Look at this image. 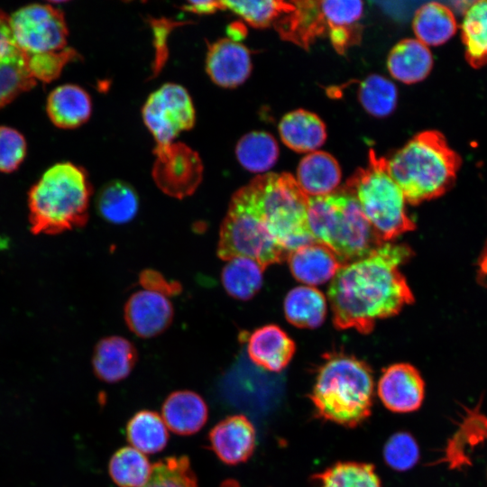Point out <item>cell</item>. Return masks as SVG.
I'll return each mask as SVG.
<instances>
[{
	"label": "cell",
	"instance_id": "cell-42",
	"mask_svg": "<svg viewBox=\"0 0 487 487\" xmlns=\"http://www.w3.org/2000/svg\"><path fill=\"white\" fill-rule=\"evenodd\" d=\"M478 281L487 287V244L478 260Z\"/></svg>",
	"mask_w": 487,
	"mask_h": 487
},
{
	"label": "cell",
	"instance_id": "cell-10",
	"mask_svg": "<svg viewBox=\"0 0 487 487\" xmlns=\"http://www.w3.org/2000/svg\"><path fill=\"white\" fill-rule=\"evenodd\" d=\"M142 118L158 145H166L195 124V108L188 91L167 83L152 93L142 108Z\"/></svg>",
	"mask_w": 487,
	"mask_h": 487
},
{
	"label": "cell",
	"instance_id": "cell-38",
	"mask_svg": "<svg viewBox=\"0 0 487 487\" xmlns=\"http://www.w3.org/2000/svg\"><path fill=\"white\" fill-rule=\"evenodd\" d=\"M420 452L416 439L408 432H397L390 436L383 447V458L389 467L404 472L413 468Z\"/></svg>",
	"mask_w": 487,
	"mask_h": 487
},
{
	"label": "cell",
	"instance_id": "cell-9",
	"mask_svg": "<svg viewBox=\"0 0 487 487\" xmlns=\"http://www.w3.org/2000/svg\"><path fill=\"white\" fill-rule=\"evenodd\" d=\"M288 253L256 214L234 194L220 227L218 257L225 262L234 257H248L265 269L285 260Z\"/></svg>",
	"mask_w": 487,
	"mask_h": 487
},
{
	"label": "cell",
	"instance_id": "cell-33",
	"mask_svg": "<svg viewBox=\"0 0 487 487\" xmlns=\"http://www.w3.org/2000/svg\"><path fill=\"white\" fill-rule=\"evenodd\" d=\"M313 478L319 487H381L374 465L368 463L337 462Z\"/></svg>",
	"mask_w": 487,
	"mask_h": 487
},
{
	"label": "cell",
	"instance_id": "cell-36",
	"mask_svg": "<svg viewBox=\"0 0 487 487\" xmlns=\"http://www.w3.org/2000/svg\"><path fill=\"white\" fill-rule=\"evenodd\" d=\"M358 97L367 113L376 117H384L394 111L398 93L391 80L381 75L372 74L361 83Z\"/></svg>",
	"mask_w": 487,
	"mask_h": 487
},
{
	"label": "cell",
	"instance_id": "cell-35",
	"mask_svg": "<svg viewBox=\"0 0 487 487\" xmlns=\"http://www.w3.org/2000/svg\"><path fill=\"white\" fill-rule=\"evenodd\" d=\"M223 9H229L256 28L275 25L281 16L292 12L293 1H221Z\"/></svg>",
	"mask_w": 487,
	"mask_h": 487
},
{
	"label": "cell",
	"instance_id": "cell-1",
	"mask_svg": "<svg viewBox=\"0 0 487 487\" xmlns=\"http://www.w3.org/2000/svg\"><path fill=\"white\" fill-rule=\"evenodd\" d=\"M411 250L384 243L368 255L343 264L327 291L333 322L338 329L370 333L377 320L397 315L413 294L399 266Z\"/></svg>",
	"mask_w": 487,
	"mask_h": 487
},
{
	"label": "cell",
	"instance_id": "cell-34",
	"mask_svg": "<svg viewBox=\"0 0 487 487\" xmlns=\"http://www.w3.org/2000/svg\"><path fill=\"white\" fill-rule=\"evenodd\" d=\"M151 472L146 456L133 446L119 449L109 462V474L119 487H142Z\"/></svg>",
	"mask_w": 487,
	"mask_h": 487
},
{
	"label": "cell",
	"instance_id": "cell-11",
	"mask_svg": "<svg viewBox=\"0 0 487 487\" xmlns=\"http://www.w3.org/2000/svg\"><path fill=\"white\" fill-rule=\"evenodd\" d=\"M295 8L285 14L275 27L280 36L308 49L315 39L324 33L330 37L352 32L346 26L338 1H293Z\"/></svg>",
	"mask_w": 487,
	"mask_h": 487
},
{
	"label": "cell",
	"instance_id": "cell-14",
	"mask_svg": "<svg viewBox=\"0 0 487 487\" xmlns=\"http://www.w3.org/2000/svg\"><path fill=\"white\" fill-rule=\"evenodd\" d=\"M36 84L14 37L9 15L0 10V108Z\"/></svg>",
	"mask_w": 487,
	"mask_h": 487
},
{
	"label": "cell",
	"instance_id": "cell-27",
	"mask_svg": "<svg viewBox=\"0 0 487 487\" xmlns=\"http://www.w3.org/2000/svg\"><path fill=\"white\" fill-rule=\"evenodd\" d=\"M287 320L301 328L319 326L326 314V300L324 294L311 286L292 289L284 300Z\"/></svg>",
	"mask_w": 487,
	"mask_h": 487
},
{
	"label": "cell",
	"instance_id": "cell-17",
	"mask_svg": "<svg viewBox=\"0 0 487 487\" xmlns=\"http://www.w3.org/2000/svg\"><path fill=\"white\" fill-rule=\"evenodd\" d=\"M211 448L221 461L237 464L247 461L255 448V429L244 415L227 417L208 435Z\"/></svg>",
	"mask_w": 487,
	"mask_h": 487
},
{
	"label": "cell",
	"instance_id": "cell-32",
	"mask_svg": "<svg viewBox=\"0 0 487 487\" xmlns=\"http://www.w3.org/2000/svg\"><path fill=\"white\" fill-rule=\"evenodd\" d=\"M126 433L132 446L142 454L157 453L168 442V432L162 418L150 410L136 413L128 422Z\"/></svg>",
	"mask_w": 487,
	"mask_h": 487
},
{
	"label": "cell",
	"instance_id": "cell-13",
	"mask_svg": "<svg viewBox=\"0 0 487 487\" xmlns=\"http://www.w3.org/2000/svg\"><path fill=\"white\" fill-rule=\"evenodd\" d=\"M377 393L390 411L409 413L418 410L423 403L425 381L413 365L394 363L382 370Z\"/></svg>",
	"mask_w": 487,
	"mask_h": 487
},
{
	"label": "cell",
	"instance_id": "cell-18",
	"mask_svg": "<svg viewBox=\"0 0 487 487\" xmlns=\"http://www.w3.org/2000/svg\"><path fill=\"white\" fill-rule=\"evenodd\" d=\"M287 259L293 276L308 286L328 281L343 265L328 247L316 242L290 251Z\"/></svg>",
	"mask_w": 487,
	"mask_h": 487
},
{
	"label": "cell",
	"instance_id": "cell-16",
	"mask_svg": "<svg viewBox=\"0 0 487 487\" xmlns=\"http://www.w3.org/2000/svg\"><path fill=\"white\" fill-rule=\"evenodd\" d=\"M206 69L219 87L233 88L243 84L252 71L248 49L230 38L220 39L208 47Z\"/></svg>",
	"mask_w": 487,
	"mask_h": 487
},
{
	"label": "cell",
	"instance_id": "cell-29",
	"mask_svg": "<svg viewBox=\"0 0 487 487\" xmlns=\"http://www.w3.org/2000/svg\"><path fill=\"white\" fill-rule=\"evenodd\" d=\"M264 268L248 257H234L226 261L221 281L227 294L240 300L252 299L262 288Z\"/></svg>",
	"mask_w": 487,
	"mask_h": 487
},
{
	"label": "cell",
	"instance_id": "cell-28",
	"mask_svg": "<svg viewBox=\"0 0 487 487\" xmlns=\"http://www.w3.org/2000/svg\"><path fill=\"white\" fill-rule=\"evenodd\" d=\"M96 204L100 216L111 224L117 225L133 220L139 209V199L135 190L122 180L106 183L100 189Z\"/></svg>",
	"mask_w": 487,
	"mask_h": 487
},
{
	"label": "cell",
	"instance_id": "cell-39",
	"mask_svg": "<svg viewBox=\"0 0 487 487\" xmlns=\"http://www.w3.org/2000/svg\"><path fill=\"white\" fill-rule=\"evenodd\" d=\"M25 154L23 135L9 126H0V171L9 173L15 170Z\"/></svg>",
	"mask_w": 487,
	"mask_h": 487
},
{
	"label": "cell",
	"instance_id": "cell-2",
	"mask_svg": "<svg viewBox=\"0 0 487 487\" xmlns=\"http://www.w3.org/2000/svg\"><path fill=\"white\" fill-rule=\"evenodd\" d=\"M460 166V156L435 130L418 133L387 159L390 176L411 205L446 193L454 184Z\"/></svg>",
	"mask_w": 487,
	"mask_h": 487
},
{
	"label": "cell",
	"instance_id": "cell-30",
	"mask_svg": "<svg viewBox=\"0 0 487 487\" xmlns=\"http://www.w3.org/2000/svg\"><path fill=\"white\" fill-rule=\"evenodd\" d=\"M462 41L469 64L480 68L487 64V0L472 3L461 25Z\"/></svg>",
	"mask_w": 487,
	"mask_h": 487
},
{
	"label": "cell",
	"instance_id": "cell-41",
	"mask_svg": "<svg viewBox=\"0 0 487 487\" xmlns=\"http://www.w3.org/2000/svg\"><path fill=\"white\" fill-rule=\"evenodd\" d=\"M182 9L198 14H209L223 9V6L221 1H189Z\"/></svg>",
	"mask_w": 487,
	"mask_h": 487
},
{
	"label": "cell",
	"instance_id": "cell-37",
	"mask_svg": "<svg viewBox=\"0 0 487 487\" xmlns=\"http://www.w3.org/2000/svg\"><path fill=\"white\" fill-rule=\"evenodd\" d=\"M142 487H198L187 456H170L152 465L149 479Z\"/></svg>",
	"mask_w": 487,
	"mask_h": 487
},
{
	"label": "cell",
	"instance_id": "cell-21",
	"mask_svg": "<svg viewBox=\"0 0 487 487\" xmlns=\"http://www.w3.org/2000/svg\"><path fill=\"white\" fill-rule=\"evenodd\" d=\"M341 176L340 166L331 154L315 151L300 161L296 180L308 198H317L335 192Z\"/></svg>",
	"mask_w": 487,
	"mask_h": 487
},
{
	"label": "cell",
	"instance_id": "cell-24",
	"mask_svg": "<svg viewBox=\"0 0 487 487\" xmlns=\"http://www.w3.org/2000/svg\"><path fill=\"white\" fill-rule=\"evenodd\" d=\"M165 425L179 435L198 432L207 419V407L203 399L190 391H177L165 400L162 409Z\"/></svg>",
	"mask_w": 487,
	"mask_h": 487
},
{
	"label": "cell",
	"instance_id": "cell-25",
	"mask_svg": "<svg viewBox=\"0 0 487 487\" xmlns=\"http://www.w3.org/2000/svg\"><path fill=\"white\" fill-rule=\"evenodd\" d=\"M46 109L57 127L72 129L88 120L92 105L89 95L82 87L66 84L50 93Z\"/></svg>",
	"mask_w": 487,
	"mask_h": 487
},
{
	"label": "cell",
	"instance_id": "cell-5",
	"mask_svg": "<svg viewBox=\"0 0 487 487\" xmlns=\"http://www.w3.org/2000/svg\"><path fill=\"white\" fill-rule=\"evenodd\" d=\"M373 392L371 368L354 356L335 354L320 366L309 399L319 418L355 427L370 418Z\"/></svg>",
	"mask_w": 487,
	"mask_h": 487
},
{
	"label": "cell",
	"instance_id": "cell-7",
	"mask_svg": "<svg viewBox=\"0 0 487 487\" xmlns=\"http://www.w3.org/2000/svg\"><path fill=\"white\" fill-rule=\"evenodd\" d=\"M15 41L35 80L50 82L78 57L68 47V26L62 11L51 5L31 4L9 15Z\"/></svg>",
	"mask_w": 487,
	"mask_h": 487
},
{
	"label": "cell",
	"instance_id": "cell-3",
	"mask_svg": "<svg viewBox=\"0 0 487 487\" xmlns=\"http://www.w3.org/2000/svg\"><path fill=\"white\" fill-rule=\"evenodd\" d=\"M91 192L82 168L68 161L50 167L28 193L31 232L53 235L84 226Z\"/></svg>",
	"mask_w": 487,
	"mask_h": 487
},
{
	"label": "cell",
	"instance_id": "cell-6",
	"mask_svg": "<svg viewBox=\"0 0 487 487\" xmlns=\"http://www.w3.org/2000/svg\"><path fill=\"white\" fill-rule=\"evenodd\" d=\"M308 222L314 241L328 247L343 264L361 259L384 244L354 197L342 188L309 198Z\"/></svg>",
	"mask_w": 487,
	"mask_h": 487
},
{
	"label": "cell",
	"instance_id": "cell-40",
	"mask_svg": "<svg viewBox=\"0 0 487 487\" xmlns=\"http://www.w3.org/2000/svg\"><path fill=\"white\" fill-rule=\"evenodd\" d=\"M140 284L144 289L160 293L166 297L177 295L181 286L176 281H168L161 273L153 270H145L139 276Z\"/></svg>",
	"mask_w": 487,
	"mask_h": 487
},
{
	"label": "cell",
	"instance_id": "cell-12",
	"mask_svg": "<svg viewBox=\"0 0 487 487\" xmlns=\"http://www.w3.org/2000/svg\"><path fill=\"white\" fill-rule=\"evenodd\" d=\"M152 177L158 188L177 198L192 195L202 179L198 153L183 143L157 145Z\"/></svg>",
	"mask_w": 487,
	"mask_h": 487
},
{
	"label": "cell",
	"instance_id": "cell-23",
	"mask_svg": "<svg viewBox=\"0 0 487 487\" xmlns=\"http://www.w3.org/2000/svg\"><path fill=\"white\" fill-rule=\"evenodd\" d=\"M433 67V56L427 46L417 39H404L390 51L387 68L395 79L414 84L425 79Z\"/></svg>",
	"mask_w": 487,
	"mask_h": 487
},
{
	"label": "cell",
	"instance_id": "cell-8",
	"mask_svg": "<svg viewBox=\"0 0 487 487\" xmlns=\"http://www.w3.org/2000/svg\"><path fill=\"white\" fill-rule=\"evenodd\" d=\"M342 189L357 200L379 238L387 243L415 229L401 189L390 176L387 159L371 149L365 168L358 169Z\"/></svg>",
	"mask_w": 487,
	"mask_h": 487
},
{
	"label": "cell",
	"instance_id": "cell-26",
	"mask_svg": "<svg viewBox=\"0 0 487 487\" xmlns=\"http://www.w3.org/2000/svg\"><path fill=\"white\" fill-rule=\"evenodd\" d=\"M412 29L417 40L426 46H438L455 34L457 23L448 6L438 2H430L416 11Z\"/></svg>",
	"mask_w": 487,
	"mask_h": 487
},
{
	"label": "cell",
	"instance_id": "cell-4",
	"mask_svg": "<svg viewBox=\"0 0 487 487\" xmlns=\"http://www.w3.org/2000/svg\"><path fill=\"white\" fill-rule=\"evenodd\" d=\"M288 253L315 243L308 227L309 198L289 173H264L234 193Z\"/></svg>",
	"mask_w": 487,
	"mask_h": 487
},
{
	"label": "cell",
	"instance_id": "cell-15",
	"mask_svg": "<svg viewBox=\"0 0 487 487\" xmlns=\"http://www.w3.org/2000/svg\"><path fill=\"white\" fill-rule=\"evenodd\" d=\"M174 310L169 299L147 289L132 294L124 305V320L137 336L150 338L166 330L172 322Z\"/></svg>",
	"mask_w": 487,
	"mask_h": 487
},
{
	"label": "cell",
	"instance_id": "cell-19",
	"mask_svg": "<svg viewBox=\"0 0 487 487\" xmlns=\"http://www.w3.org/2000/svg\"><path fill=\"white\" fill-rule=\"evenodd\" d=\"M295 343L278 326L267 325L254 330L247 339V352L256 365L280 372L295 353Z\"/></svg>",
	"mask_w": 487,
	"mask_h": 487
},
{
	"label": "cell",
	"instance_id": "cell-43",
	"mask_svg": "<svg viewBox=\"0 0 487 487\" xmlns=\"http://www.w3.org/2000/svg\"><path fill=\"white\" fill-rule=\"evenodd\" d=\"M220 487H240V484L234 479H227L221 483Z\"/></svg>",
	"mask_w": 487,
	"mask_h": 487
},
{
	"label": "cell",
	"instance_id": "cell-20",
	"mask_svg": "<svg viewBox=\"0 0 487 487\" xmlns=\"http://www.w3.org/2000/svg\"><path fill=\"white\" fill-rule=\"evenodd\" d=\"M137 362V351L126 338L107 336L96 345L92 358L96 377L106 382H116L126 378Z\"/></svg>",
	"mask_w": 487,
	"mask_h": 487
},
{
	"label": "cell",
	"instance_id": "cell-31",
	"mask_svg": "<svg viewBox=\"0 0 487 487\" xmlns=\"http://www.w3.org/2000/svg\"><path fill=\"white\" fill-rule=\"evenodd\" d=\"M235 154L239 163L253 173L270 170L279 157V146L273 136L265 132H251L237 142Z\"/></svg>",
	"mask_w": 487,
	"mask_h": 487
},
{
	"label": "cell",
	"instance_id": "cell-22",
	"mask_svg": "<svg viewBox=\"0 0 487 487\" xmlns=\"http://www.w3.org/2000/svg\"><path fill=\"white\" fill-rule=\"evenodd\" d=\"M283 143L296 152L317 151L326 139V125L315 114L298 109L285 115L279 124Z\"/></svg>",
	"mask_w": 487,
	"mask_h": 487
}]
</instances>
